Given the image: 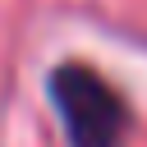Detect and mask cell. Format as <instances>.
Wrapping results in <instances>:
<instances>
[{
  "instance_id": "6da1fadb",
  "label": "cell",
  "mask_w": 147,
  "mask_h": 147,
  "mask_svg": "<svg viewBox=\"0 0 147 147\" xmlns=\"http://www.w3.org/2000/svg\"><path fill=\"white\" fill-rule=\"evenodd\" d=\"M51 101L60 110L69 147H124L129 106L96 69L74 60L51 69Z\"/></svg>"
}]
</instances>
